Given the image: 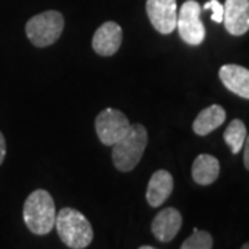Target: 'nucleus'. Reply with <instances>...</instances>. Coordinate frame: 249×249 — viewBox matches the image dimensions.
<instances>
[{"label": "nucleus", "mask_w": 249, "mask_h": 249, "mask_svg": "<svg viewBox=\"0 0 249 249\" xmlns=\"http://www.w3.org/2000/svg\"><path fill=\"white\" fill-rule=\"evenodd\" d=\"M213 247V238L208 231H199L194 229V232L181 244V249H211Z\"/></svg>", "instance_id": "dca6fc26"}, {"label": "nucleus", "mask_w": 249, "mask_h": 249, "mask_svg": "<svg viewBox=\"0 0 249 249\" xmlns=\"http://www.w3.org/2000/svg\"><path fill=\"white\" fill-rule=\"evenodd\" d=\"M154 247H150V245H142V247H140V249H152Z\"/></svg>", "instance_id": "aec40b11"}, {"label": "nucleus", "mask_w": 249, "mask_h": 249, "mask_svg": "<svg viewBox=\"0 0 249 249\" xmlns=\"http://www.w3.org/2000/svg\"><path fill=\"white\" fill-rule=\"evenodd\" d=\"M55 229L61 241L72 249L88 248L93 241V229L86 216L72 208H62L55 217Z\"/></svg>", "instance_id": "7ed1b4c3"}, {"label": "nucleus", "mask_w": 249, "mask_h": 249, "mask_svg": "<svg viewBox=\"0 0 249 249\" xmlns=\"http://www.w3.org/2000/svg\"><path fill=\"white\" fill-rule=\"evenodd\" d=\"M173 191V178L168 170H157L150 178L145 198L152 208L163 204Z\"/></svg>", "instance_id": "f8f14e48"}, {"label": "nucleus", "mask_w": 249, "mask_h": 249, "mask_svg": "<svg viewBox=\"0 0 249 249\" xmlns=\"http://www.w3.org/2000/svg\"><path fill=\"white\" fill-rule=\"evenodd\" d=\"M22 216L31 232L36 235L49 234L53 230L57 217L53 196L46 190H35L25 199Z\"/></svg>", "instance_id": "f257e3e1"}, {"label": "nucleus", "mask_w": 249, "mask_h": 249, "mask_svg": "<svg viewBox=\"0 0 249 249\" xmlns=\"http://www.w3.org/2000/svg\"><path fill=\"white\" fill-rule=\"evenodd\" d=\"M223 22L232 36H241L249 31V0H226Z\"/></svg>", "instance_id": "6e6552de"}, {"label": "nucleus", "mask_w": 249, "mask_h": 249, "mask_svg": "<svg viewBox=\"0 0 249 249\" xmlns=\"http://www.w3.org/2000/svg\"><path fill=\"white\" fill-rule=\"evenodd\" d=\"M202 7L196 0H187L183 3L178 14L176 28L180 37L187 45L198 46L205 40V27L201 21Z\"/></svg>", "instance_id": "39448f33"}, {"label": "nucleus", "mask_w": 249, "mask_h": 249, "mask_svg": "<svg viewBox=\"0 0 249 249\" xmlns=\"http://www.w3.org/2000/svg\"><path fill=\"white\" fill-rule=\"evenodd\" d=\"M148 142L147 129L140 124H130L127 132L112 145V162L121 172L133 170L142 160Z\"/></svg>", "instance_id": "f03ea898"}, {"label": "nucleus", "mask_w": 249, "mask_h": 249, "mask_svg": "<svg viewBox=\"0 0 249 249\" xmlns=\"http://www.w3.org/2000/svg\"><path fill=\"white\" fill-rule=\"evenodd\" d=\"M147 16L152 27L162 35H169L178 24V3L176 0H147Z\"/></svg>", "instance_id": "0eeeda50"}, {"label": "nucleus", "mask_w": 249, "mask_h": 249, "mask_svg": "<svg viewBox=\"0 0 249 249\" xmlns=\"http://www.w3.org/2000/svg\"><path fill=\"white\" fill-rule=\"evenodd\" d=\"M202 10H212V21H214L216 24L223 22L224 7L219 0H209L202 6Z\"/></svg>", "instance_id": "f3484780"}, {"label": "nucleus", "mask_w": 249, "mask_h": 249, "mask_svg": "<svg viewBox=\"0 0 249 249\" xmlns=\"http://www.w3.org/2000/svg\"><path fill=\"white\" fill-rule=\"evenodd\" d=\"M64 29V17L55 10L36 14L25 25L28 39L36 47H47L58 40Z\"/></svg>", "instance_id": "20e7f679"}, {"label": "nucleus", "mask_w": 249, "mask_h": 249, "mask_svg": "<svg viewBox=\"0 0 249 249\" xmlns=\"http://www.w3.org/2000/svg\"><path fill=\"white\" fill-rule=\"evenodd\" d=\"M219 78L226 89L249 100V70L237 64H226L219 71Z\"/></svg>", "instance_id": "9b49d317"}, {"label": "nucleus", "mask_w": 249, "mask_h": 249, "mask_svg": "<svg viewBox=\"0 0 249 249\" xmlns=\"http://www.w3.org/2000/svg\"><path fill=\"white\" fill-rule=\"evenodd\" d=\"M242 249H249V242H247V244H244L242 247H241Z\"/></svg>", "instance_id": "412c9836"}, {"label": "nucleus", "mask_w": 249, "mask_h": 249, "mask_svg": "<svg viewBox=\"0 0 249 249\" xmlns=\"http://www.w3.org/2000/svg\"><path fill=\"white\" fill-rule=\"evenodd\" d=\"M129 127V119L124 112L115 108H106L96 118V132L104 145H114Z\"/></svg>", "instance_id": "423d86ee"}, {"label": "nucleus", "mask_w": 249, "mask_h": 249, "mask_svg": "<svg viewBox=\"0 0 249 249\" xmlns=\"http://www.w3.org/2000/svg\"><path fill=\"white\" fill-rule=\"evenodd\" d=\"M226 121V111L222 106L213 104L211 107L204 108L193 124V130L198 136H206L222 126Z\"/></svg>", "instance_id": "4468645a"}, {"label": "nucleus", "mask_w": 249, "mask_h": 249, "mask_svg": "<svg viewBox=\"0 0 249 249\" xmlns=\"http://www.w3.org/2000/svg\"><path fill=\"white\" fill-rule=\"evenodd\" d=\"M181 224H183V219L178 209L166 208L154 217L151 224L152 234L160 242H169L178 235V232L181 229Z\"/></svg>", "instance_id": "9d476101"}, {"label": "nucleus", "mask_w": 249, "mask_h": 249, "mask_svg": "<svg viewBox=\"0 0 249 249\" xmlns=\"http://www.w3.org/2000/svg\"><path fill=\"white\" fill-rule=\"evenodd\" d=\"M223 137L232 154H238L247 139V126L241 119H232L227 129L224 130Z\"/></svg>", "instance_id": "2eb2a0df"}, {"label": "nucleus", "mask_w": 249, "mask_h": 249, "mask_svg": "<svg viewBox=\"0 0 249 249\" xmlns=\"http://www.w3.org/2000/svg\"><path fill=\"white\" fill-rule=\"evenodd\" d=\"M244 165L245 168L249 170V136L245 139V142H244Z\"/></svg>", "instance_id": "6ab92c4d"}, {"label": "nucleus", "mask_w": 249, "mask_h": 249, "mask_svg": "<svg viewBox=\"0 0 249 249\" xmlns=\"http://www.w3.org/2000/svg\"><path fill=\"white\" fill-rule=\"evenodd\" d=\"M4 158H6V139L0 132V165L3 163Z\"/></svg>", "instance_id": "a211bd4d"}, {"label": "nucleus", "mask_w": 249, "mask_h": 249, "mask_svg": "<svg viewBox=\"0 0 249 249\" xmlns=\"http://www.w3.org/2000/svg\"><path fill=\"white\" fill-rule=\"evenodd\" d=\"M193 178L199 186H209L216 181L220 173V163L219 160L209 154L198 155L193 163Z\"/></svg>", "instance_id": "ddd939ff"}, {"label": "nucleus", "mask_w": 249, "mask_h": 249, "mask_svg": "<svg viewBox=\"0 0 249 249\" xmlns=\"http://www.w3.org/2000/svg\"><path fill=\"white\" fill-rule=\"evenodd\" d=\"M122 39H124L122 28L114 21H108L96 31L91 45L96 53L103 57H109L119 50L122 45Z\"/></svg>", "instance_id": "1a4fd4ad"}]
</instances>
